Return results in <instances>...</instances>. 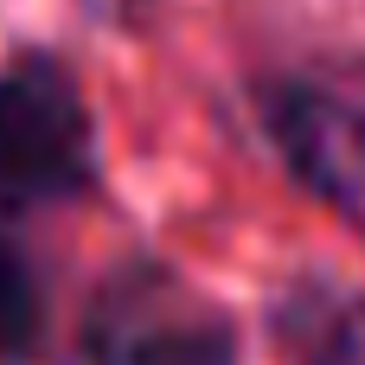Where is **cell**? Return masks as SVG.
<instances>
[{
	"label": "cell",
	"mask_w": 365,
	"mask_h": 365,
	"mask_svg": "<svg viewBox=\"0 0 365 365\" xmlns=\"http://www.w3.org/2000/svg\"><path fill=\"white\" fill-rule=\"evenodd\" d=\"M96 173L103 154L77 77L38 51L0 64V231L19 237L32 218L77 205Z\"/></svg>",
	"instance_id": "6da1fadb"
},
{
	"label": "cell",
	"mask_w": 365,
	"mask_h": 365,
	"mask_svg": "<svg viewBox=\"0 0 365 365\" xmlns=\"http://www.w3.org/2000/svg\"><path fill=\"white\" fill-rule=\"evenodd\" d=\"M83 365H237V321L173 263L135 257L83 308Z\"/></svg>",
	"instance_id": "7a4b0ae2"
},
{
	"label": "cell",
	"mask_w": 365,
	"mask_h": 365,
	"mask_svg": "<svg viewBox=\"0 0 365 365\" xmlns=\"http://www.w3.org/2000/svg\"><path fill=\"white\" fill-rule=\"evenodd\" d=\"M263 122L289 173L365 237V90L276 83L263 90Z\"/></svg>",
	"instance_id": "3957f363"
},
{
	"label": "cell",
	"mask_w": 365,
	"mask_h": 365,
	"mask_svg": "<svg viewBox=\"0 0 365 365\" xmlns=\"http://www.w3.org/2000/svg\"><path fill=\"white\" fill-rule=\"evenodd\" d=\"M282 340L302 365H365V295H302Z\"/></svg>",
	"instance_id": "277c9868"
},
{
	"label": "cell",
	"mask_w": 365,
	"mask_h": 365,
	"mask_svg": "<svg viewBox=\"0 0 365 365\" xmlns=\"http://www.w3.org/2000/svg\"><path fill=\"white\" fill-rule=\"evenodd\" d=\"M45 346V282L19 237L0 231V365H32Z\"/></svg>",
	"instance_id": "5b68a950"
}]
</instances>
